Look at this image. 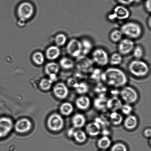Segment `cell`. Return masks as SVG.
Masks as SVG:
<instances>
[{
    "mask_svg": "<svg viewBox=\"0 0 151 151\" xmlns=\"http://www.w3.org/2000/svg\"><path fill=\"white\" fill-rule=\"evenodd\" d=\"M59 67L58 65L54 63H48L45 66V70L47 74L50 77V79L53 81L55 79L56 74L58 72Z\"/></svg>",
    "mask_w": 151,
    "mask_h": 151,
    "instance_id": "d6986e66",
    "label": "cell"
},
{
    "mask_svg": "<svg viewBox=\"0 0 151 151\" xmlns=\"http://www.w3.org/2000/svg\"><path fill=\"white\" fill-rule=\"evenodd\" d=\"M135 45L133 40L128 38H122L118 43V52L123 56H126L131 54Z\"/></svg>",
    "mask_w": 151,
    "mask_h": 151,
    "instance_id": "52a82bcc",
    "label": "cell"
},
{
    "mask_svg": "<svg viewBox=\"0 0 151 151\" xmlns=\"http://www.w3.org/2000/svg\"><path fill=\"white\" fill-rule=\"evenodd\" d=\"M72 122L74 128L78 129L82 128L86 124L85 117L81 114H76L72 118Z\"/></svg>",
    "mask_w": 151,
    "mask_h": 151,
    "instance_id": "ffe728a7",
    "label": "cell"
},
{
    "mask_svg": "<svg viewBox=\"0 0 151 151\" xmlns=\"http://www.w3.org/2000/svg\"><path fill=\"white\" fill-rule=\"evenodd\" d=\"M129 72L137 78H143L149 74L150 69L149 65L142 60H132L128 65Z\"/></svg>",
    "mask_w": 151,
    "mask_h": 151,
    "instance_id": "3957f363",
    "label": "cell"
},
{
    "mask_svg": "<svg viewBox=\"0 0 151 151\" xmlns=\"http://www.w3.org/2000/svg\"><path fill=\"white\" fill-rule=\"evenodd\" d=\"M101 130L100 124L97 122H90L86 127V131L87 134L91 137H96L99 135Z\"/></svg>",
    "mask_w": 151,
    "mask_h": 151,
    "instance_id": "5bb4252c",
    "label": "cell"
},
{
    "mask_svg": "<svg viewBox=\"0 0 151 151\" xmlns=\"http://www.w3.org/2000/svg\"><path fill=\"white\" fill-rule=\"evenodd\" d=\"M76 141L78 143H84L87 139V136L86 133L81 130L75 131L73 134Z\"/></svg>",
    "mask_w": 151,
    "mask_h": 151,
    "instance_id": "f1b7e54d",
    "label": "cell"
},
{
    "mask_svg": "<svg viewBox=\"0 0 151 151\" xmlns=\"http://www.w3.org/2000/svg\"><path fill=\"white\" fill-rule=\"evenodd\" d=\"M121 98L127 104H131L137 101L138 99V94L136 90L132 87H125L120 92Z\"/></svg>",
    "mask_w": 151,
    "mask_h": 151,
    "instance_id": "9c48e42d",
    "label": "cell"
},
{
    "mask_svg": "<svg viewBox=\"0 0 151 151\" xmlns=\"http://www.w3.org/2000/svg\"><path fill=\"white\" fill-rule=\"evenodd\" d=\"M109 57L107 51L101 47L96 48L92 52V60L100 67H104L109 64Z\"/></svg>",
    "mask_w": 151,
    "mask_h": 151,
    "instance_id": "277c9868",
    "label": "cell"
},
{
    "mask_svg": "<svg viewBox=\"0 0 151 151\" xmlns=\"http://www.w3.org/2000/svg\"><path fill=\"white\" fill-rule=\"evenodd\" d=\"M131 14V12L127 6L119 4L116 6L112 12L109 14L108 19L111 21H123L129 18Z\"/></svg>",
    "mask_w": 151,
    "mask_h": 151,
    "instance_id": "5b68a950",
    "label": "cell"
},
{
    "mask_svg": "<svg viewBox=\"0 0 151 151\" xmlns=\"http://www.w3.org/2000/svg\"><path fill=\"white\" fill-rule=\"evenodd\" d=\"M132 53L134 59L136 60H142L145 54L144 49L140 45H135Z\"/></svg>",
    "mask_w": 151,
    "mask_h": 151,
    "instance_id": "484cf974",
    "label": "cell"
},
{
    "mask_svg": "<svg viewBox=\"0 0 151 151\" xmlns=\"http://www.w3.org/2000/svg\"><path fill=\"white\" fill-rule=\"evenodd\" d=\"M135 0H116L120 5L127 6L132 4Z\"/></svg>",
    "mask_w": 151,
    "mask_h": 151,
    "instance_id": "74e56055",
    "label": "cell"
},
{
    "mask_svg": "<svg viewBox=\"0 0 151 151\" xmlns=\"http://www.w3.org/2000/svg\"><path fill=\"white\" fill-rule=\"evenodd\" d=\"M78 94L83 95L86 94L88 90V86L85 83H78V85L75 88Z\"/></svg>",
    "mask_w": 151,
    "mask_h": 151,
    "instance_id": "1f68e13d",
    "label": "cell"
},
{
    "mask_svg": "<svg viewBox=\"0 0 151 151\" xmlns=\"http://www.w3.org/2000/svg\"><path fill=\"white\" fill-rule=\"evenodd\" d=\"M66 50L69 55L73 58H77L82 55V48L81 40L73 38L68 43Z\"/></svg>",
    "mask_w": 151,
    "mask_h": 151,
    "instance_id": "8992f818",
    "label": "cell"
},
{
    "mask_svg": "<svg viewBox=\"0 0 151 151\" xmlns=\"http://www.w3.org/2000/svg\"><path fill=\"white\" fill-rule=\"evenodd\" d=\"M120 29L123 35L133 40L139 39L143 33L141 25L135 22H126L122 25Z\"/></svg>",
    "mask_w": 151,
    "mask_h": 151,
    "instance_id": "7a4b0ae2",
    "label": "cell"
},
{
    "mask_svg": "<svg viewBox=\"0 0 151 151\" xmlns=\"http://www.w3.org/2000/svg\"><path fill=\"white\" fill-rule=\"evenodd\" d=\"M80 40L82 46V55L86 56L93 51L94 44L92 40L87 37H84Z\"/></svg>",
    "mask_w": 151,
    "mask_h": 151,
    "instance_id": "9a60e30c",
    "label": "cell"
},
{
    "mask_svg": "<svg viewBox=\"0 0 151 151\" xmlns=\"http://www.w3.org/2000/svg\"><path fill=\"white\" fill-rule=\"evenodd\" d=\"M106 151L104 150H101V151Z\"/></svg>",
    "mask_w": 151,
    "mask_h": 151,
    "instance_id": "7bdbcfd3",
    "label": "cell"
},
{
    "mask_svg": "<svg viewBox=\"0 0 151 151\" xmlns=\"http://www.w3.org/2000/svg\"><path fill=\"white\" fill-rule=\"evenodd\" d=\"M107 100L104 97H99L94 101V107L98 110H104L106 108V102Z\"/></svg>",
    "mask_w": 151,
    "mask_h": 151,
    "instance_id": "4316f807",
    "label": "cell"
},
{
    "mask_svg": "<svg viewBox=\"0 0 151 151\" xmlns=\"http://www.w3.org/2000/svg\"><path fill=\"white\" fill-rule=\"evenodd\" d=\"M17 12L21 20L25 21L32 17L34 13V7L31 3L24 2L19 6Z\"/></svg>",
    "mask_w": 151,
    "mask_h": 151,
    "instance_id": "ba28073f",
    "label": "cell"
},
{
    "mask_svg": "<svg viewBox=\"0 0 151 151\" xmlns=\"http://www.w3.org/2000/svg\"><path fill=\"white\" fill-rule=\"evenodd\" d=\"M137 119L134 115H129L125 118L124 122V127L127 129L131 130L134 129L137 125Z\"/></svg>",
    "mask_w": 151,
    "mask_h": 151,
    "instance_id": "44dd1931",
    "label": "cell"
},
{
    "mask_svg": "<svg viewBox=\"0 0 151 151\" xmlns=\"http://www.w3.org/2000/svg\"><path fill=\"white\" fill-rule=\"evenodd\" d=\"M121 101L117 97H114L107 100L106 108L112 112L116 111L122 106Z\"/></svg>",
    "mask_w": 151,
    "mask_h": 151,
    "instance_id": "e0dca14e",
    "label": "cell"
},
{
    "mask_svg": "<svg viewBox=\"0 0 151 151\" xmlns=\"http://www.w3.org/2000/svg\"><path fill=\"white\" fill-rule=\"evenodd\" d=\"M143 134L145 137H150L151 136V129L150 128L146 129L145 130Z\"/></svg>",
    "mask_w": 151,
    "mask_h": 151,
    "instance_id": "60d3db41",
    "label": "cell"
},
{
    "mask_svg": "<svg viewBox=\"0 0 151 151\" xmlns=\"http://www.w3.org/2000/svg\"><path fill=\"white\" fill-rule=\"evenodd\" d=\"M60 110L63 114L65 115H69L72 114L73 111V106L70 103H64L60 106Z\"/></svg>",
    "mask_w": 151,
    "mask_h": 151,
    "instance_id": "4dcf8cb0",
    "label": "cell"
},
{
    "mask_svg": "<svg viewBox=\"0 0 151 151\" xmlns=\"http://www.w3.org/2000/svg\"><path fill=\"white\" fill-rule=\"evenodd\" d=\"M123 35L120 29H116L112 30L109 34V39L112 42L118 43L123 38Z\"/></svg>",
    "mask_w": 151,
    "mask_h": 151,
    "instance_id": "cb8c5ba5",
    "label": "cell"
},
{
    "mask_svg": "<svg viewBox=\"0 0 151 151\" xmlns=\"http://www.w3.org/2000/svg\"><path fill=\"white\" fill-rule=\"evenodd\" d=\"M110 120L113 125H120L122 122L123 118L121 114L116 111L112 112L110 114Z\"/></svg>",
    "mask_w": 151,
    "mask_h": 151,
    "instance_id": "83f0119b",
    "label": "cell"
},
{
    "mask_svg": "<svg viewBox=\"0 0 151 151\" xmlns=\"http://www.w3.org/2000/svg\"><path fill=\"white\" fill-rule=\"evenodd\" d=\"M67 41V38L65 35L63 34L58 35L55 38V42L57 45L61 46L64 45Z\"/></svg>",
    "mask_w": 151,
    "mask_h": 151,
    "instance_id": "836d02e7",
    "label": "cell"
},
{
    "mask_svg": "<svg viewBox=\"0 0 151 151\" xmlns=\"http://www.w3.org/2000/svg\"><path fill=\"white\" fill-rule=\"evenodd\" d=\"M48 125L50 129L53 131H60L63 126V118L58 114H53L48 118Z\"/></svg>",
    "mask_w": 151,
    "mask_h": 151,
    "instance_id": "8fae6325",
    "label": "cell"
},
{
    "mask_svg": "<svg viewBox=\"0 0 151 151\" xmlns=\"http://www.w3.org/2000/svg\"><path fill=\"white\" fill-rule=\"evenodd\" d=\"M122 56L119 53H114L109 56V63L113 67L119 65L122 63Z\"/></svg>",
    "mask_w": 151,
    "mask_h": 151,
    "instance_id": "603a6c76",
    "label": "cell"
},
{
    "mask_svg": "<svg viewBox=\"0 0 151 151\" xmlns=\"http://www.w3.org/2000/svg\"><path fill=\"white\" fill-rule=\"evenodd\" d=\"M60 65L63 69H70L73 68L75 63L71 59L68 57H64L60 60Z\"/></svg>",
    "mask_w": 151,
    "mask_h": 151,
    "instance_id": "f546056e",
    "label": "cell"
},
{
    "mask_svg": "<svg viewBox=\"0 0 151 151\" xmlns=\"http://www.w3.org/2000/svg\"><path fill=\"white\" fill-rule=\"evenodd\" d=\"M55 95L58 98L64 99L68 94V90L67 87L63 83H60L56 84L54 89Z\"/></svg>",
    "mask_w": 151,
    "mask_h": 151,
    "instance_id": "4fadbf2b",
    "label": "cell"
},
{
    "mask_svg": "<svg viewBox=\"0 0 151 151\" xmlns=\"http://www.w3.org/2000/svg\"><path fill=\"white\" fill-rule=\"evenodd\" d=\"M76 58V65L78 69L80 71L87 72L92 70L94 63L91 58L83 55Z\"/></svg>",
    "mask_w": 151,
    "mask_h": 151,
    "instance_id": "30bf717a",
    "label": "cell"
},
{
    "mask_svg": "<svg viewBox=\"0 0 151 151\" xmlns=\"http://www.w3.org/2000/svg\"><path fill=\"white\" fill-rule=\"evenodd\" d=\"M111 143L110 139L106 136H104L97 142V146L99 148L104 150L109 148Z\"/></svg>",
    "mask_w": 151,
    "mask_h": 151,
    "instance_id": "d4e9b609",
    "label": "cell"
},
{
    "mask_svg": "<svg viewBox=\"0 0 151 151\" xmlns=\"http://www.w3.org/2000/svg\"><path fill=\"white\" fill-rule=\"evenodd\" d=\"M47 58L50 60H55L60 55V50L57 46H51L47 50L46 53Z\"/></svg>",
    "mask_w": 151,
    "mask_h": 151,
    "instance_id": "7402d4cb",
    "label": "cell"
},
{
    "mask_svg": "<svg viewBox=\"0 0 151 151\" xmlns=\"http://www.w3.org/2000/svg\"><path fill=\"white\" fill-rule=\"evenodd\" d=\"M75 103L77 107L80 110H85L90 107L91 102L88 97L81 96L76 99Z\"/></svg>",
    "mask_w": 151,
    "mask_h": 151,
    "instance_id": "ac0fdd59",
    "label": "cell"
},
{
    "mask_svg": "<svg viewBox=\"0 0 151 151\" xmlns=\"http://www.w3.org/2000/svg\"><path fill=\"white\" fill-rule=\"evenodd\" d=\"M145 8L148 13L151 12V0H146L145 3Z\"/></svg>",
    "mask_w": 151,
    "mask_h": 151,
    "instance_id": "f35d334b",
    "label": "cell"
},
{
    "mask_svg": "<svg viewBox=\"0 0 151 151\" xmlns=\"http://www.w3.org/2000/svg\"><path fill=\"white\" fill-rule=\"evenodd\" d=\"M32 59H33L34 62L37 65H42L44 63V56L41 52H37L35 53L33 55Z\"/></svg>",
    "mask_w": 151,
    "mask_h": 151,
    "instance_id": "d6a6232c",
    "label": "cell"
},
{
    "mask_svg": "<svg viewBox=\"0 0 151 151\" xmlns=\"http://www.w3.org/2000/svg\"><path fill=\"white\" fill-rule=\"evenodd\" d=\"M68 83L69 85L70 86H72L74 88L77 86L78 83V81L74 78H71L69 80Z\"/></svg>",
    "mask_w": 151,
    "mask_h": 151,
    "instance_id": "ab89813d",
    "label": "cell"
},
{
    "mask_svg": "<svg viewBox=\"0 0 151 151\" xmlns=\"http://www.w3.org/2000/svg\"><path fill=\"white\" fill-rule=\"evenodd\" d=\"M13 123L9 118H0V138L6 135L11 131Z\"/></svg>",
    "mask_w": 151,
    "mask_h": 151,
    "instance_id": "7c38bea8",
    "label": "cell"
},
{
    "mask_svg": "<svg viewBox=\"0 0 151 151\" xmlns=\"http://www.w3.org/2000/svg\"><path fill=\"white\" fill-rule=\"evenodd\" d=\"M147 24L148 27L149 28V29H151V17L150 16L148 18Z\"/></svg>",
    "mask_w": 151,
    "mask_h": 151,
    "instance_id": "b9f144b4",
    "label": "cell"
},
{
    "mask_svg": "<svg viewBox=\"0 0 151 151\" xmlns=\"http://www.w3.org/2000/svg\"><path fill=\"white\" fill-rule=\"evenodd\" d=\"M110 151H128V149L125 144L121 143H117L112 146Z\"/></svg>",
    "mask_w": 151,
    "mask_h": 151,
    "instance_id": "e575fe53",
    "label": "cell"
},
{
    "mask_svg": "<svg viewBox=\"0 0 151 151\" xmlns=\"http://www.w3.org/2000/svg\"><path fill=\"white\" fill-rule=\"evenodd\" d=\"M102 81L108 85L115 87H122L127 83L128 78L121 69L115 67L108 68L102 73Z\"/></svg>",
    "mask_w": 151,
    "mask_h": 151,
    "instance_id": "6da1fadb",
    "label": "cell"
},
{
    "mask_svg": "<svg viewBox=\"0 0 151 151\" xmlns=\"http://www.w3.org/2000/svg\"><path fill=\"white\" fill-rule=\"evenodd\" d=\"M52 81L51 79H44L41 81L40 86L42 89L48 90L51 88Z\"/></svg>",
    "mask_w": 151,
    "mask_h": 151,
    "instance_id": "d590c367",
    "label": "cell"
},
{
    "mask_svg": "<svg viewBox=\"0 0 151 151\" xmlns=\"http://www.w3.org/2000/svg\"><path fill=\"white\" fill-rule=\"evenodd\" d=\"M32 127V124L29 119L24 118L18 121L15 126L16 131L19 133H24L29 131Z\"/></svg>",
    "mask_w": 151,
    "mask_h": 151,
    "instance_id": "2e32d148",
    "label": "cell"
},
{
    "mask_svg": "<svg viewBox=\"0 0 151 151\" xmlns=\"http://www.w3.org/2000/svg\"><path fill=\"white\" fill-rule=\"evenodd\" d=\"M121 111L124 114L127 115H130L132 111V107L130 106L129 104H126L124 105H122L121 108Z\"/></svg>",
    "mask_w": 151,
    "mask_h": 151,
    "instance_id": "8d00e7d4",
    "label": "cell"
}]
</instances>
